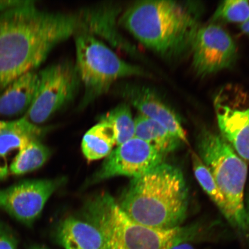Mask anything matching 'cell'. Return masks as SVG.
Returning <instances> with one entry per match:
<instances>
[{"label": "cell", "instance_id": "1", "mask_svg": "<svg viewBox=\"0 0 249 249\" xmlns=\"http://www.w3.org/2000/svg\"><path fill=\"white\" fill-rule=\"evenodd\" d=\"M94 27V18L87 8L48 12L30 1L0 12V92L23 74L36 71L59 43L91 33Z\"/></svg>", "mask_w": 249, "mask_h": 249}, {"label": "cell", "instance_id": "2", "mask_svg": "<svg viewBox=\"0 0 249 249\" xmlns=\"http://www.w3.org/2000/svg\"><path fill=\"white\" fill-rule=\"evenodd\" d=\"M200 18V8L194 3L143 0L127 8L118 23L147 48L175 57L192 49Z\"/></svg>", "mask_w": 249, "mask_h": 249}, {"label": "cell", "instance_id": "3", "mask_svg": "<svg viewBox=\"0 0 249 249\" xmlns=\"http://www.w3.org/2000/svg\"><path fill=\"white\" fill-rule=\"evenodd\" d=\"M121 209L140 225L158 229L179 227L188 207V190L179 168L166 163L133 178L121 196Z\"/></svg>", "mask_w": 249, "mask_h": 249}, {"label": "cell", "instance_id": "4", "mask_svg": "<svg viewBox=\"0 0 249 249\" xmlns=\"http://www.w3.org/2000/svg\"><path fill=\"white\" fill-rule=\"evenodd\" d=\"M84 216L100 230L108 249H171L182 229H158L140 225L107 194L87 202Z\"/></svg>", "mask_w": 249, "mask_h": 249}, {"label": "cell", "instance_id": "5", "mask_svg": "<svg viewBox=\"0 0 249 249\" xmlns=\"http://www.w3.org/2000/svg\"><path fill=\"white\" fill-rule=\"evenodd\" d=\"M198 156L209 169L218 188L228 204L230 224L241 231L249 227L244 207V194L248 166L220 135L206 129L198 136Z\"/></svg>", "mask_w": 249, "mask_h": 249}, {"label": "cell", "instance_id": "6", "mask_svg": "<svg viewBox=\"0 0 249 249\" xmlns=\"http://www.w3.org/2000/svg\"><path fill=\"white\" fill-rule=\"evenodd\" d=\"M90 34L74 37L76 67L85 93L79 107H87L110 89L118 80L147 76L142 68L124 61L105 43Z\"/></svg>", "mask_w": 249, "mask_h": 249}, {"label": "cell", "instance_id": "7", "mask_svg": "<svg viewBox=\"0 0 249 249\" xmlns=\"http://www.w3.org/2000/svg\"><path fill=\"white\" fill-rule=\"evenodd\" d=\"M38 85L29 110L24 117L38 125L73 100L81 81L75 64L62 61L38 72Z\"/></svg>", "mask_w": 249, "mask_h": 249}, {"label": "cell", "instance_id": "8", "mask_svg": "<svg viewBox=\"0 0 249 249\" xmlns=\"http://www.w3.org/2000/svg\"><path fill=\"white\" fill-rule=\"evenodd\" d=\"M245 93L224 89L214 99L221 136L242 160L249 161V104Z\"/></svg>", "mask_w": 249, "mask_h": 249}, {"label": "cell", "instance_id": "9", "mask_svg": "<svg viewBox=\"0 0 249 249\" xmlns=\"http://www.w3.org/2000/svg\"><path fill=\"white\" fill-rule=\"evenodd\" d=\"M63 179L22 180L0 189V209L27 226H31L41 213L49 198Z\"/></svg>", "mask_w": 249, "mask_h": 249}, {"label": "cell", "instance_id": "10", "mask_svg": "<svg viewBox=\"0 0 249 249\" xmlns=\"http://www.w3.org/2000/svg\"><path fill=\"white\" fill-rule=\"evenodd\" d=\"M165 156L148 143L134 137L117 145L106 158L92 182L117 176L137 178L163 163Z\"/></svg>", "mask_w": 249, "mask_h": 249}, {"label": "cell", "instance_id": "11", "mask_svg": "<svg viewBox=\"0 0 249 249\" xmlns=\"http://www.w3.org/2000/svg\"><path fill=\"white\" fill-rule=\"evenodd\" d=\"M193 65L202 76L231 66L236 57V46L231 36L216 24L200 27L192 46Z\"/></svg>", "mask_w": 249, "mask_h": 249}, {"label": "cell", "instance_id": "12", "mask_svg": "<svg viewBox=\"0 0 249 249\" xmlns=\"http://www.w3.org/2000/svg\"><path fill=\"white\" fill-rule=\"evenodd\" d=\"M116 92L130 106L138 109L140 114L157 121L173 136L188 144L179 118L152 89L137 84L124 83L117 87Z\"/></svg>", "mask_w": 249, "mask_h": 249}, {"label": "cell", "instance_id": "13", "mask_svg": "<svg viewBox=\"0 0 249 249\" xmlns=\"http://www.w3.org/2000/svg\"><path fill=\"white\" fill-rule=\"evenodd\" d=\"M56 236L65 249H108L100 230L86 219L65 218L59 224Z\"/></svg>", "mask_w": 249, "mask_h": 249}, {"label": "cell", "instance_id": "14", "mask_svg": "<svg viewBox=\"0 0 249 249\" xmlns=\"http://www.w3.org/2000/svg\"><path fill=\"white\" fill-rule=\"evenodd\" d=\"M38 81V72L33 71L9 84L0 95V116L26 114L35 97Z\"/></svg>", "mask_w": 249, "mask_h": 249}, {"label": "cell", "instance_id": "15", "mask_svg": "<svg viewBox=\"0 0 249 249\" xmlns=\"http://www.w3.org/2000/svg\"><path fill=\"white\" fill-rule=\"evenodd\" d=\"M45 129L24 116L14 121L0 120V155L19 149L34 140L39 139Z\"/></svg>", "mask_w": 249, "mask_h": 249}, {"label": "cell", "instance_id": "16", "mask_svg": "<svg viewBox=\"0 0 249 249\" xmlns=\"http://www.w3.org/2000/svg\"><path fill=\"white\" fill-rule=\"evenodd\" d=\"M135 137L166 155L179 147L181 141L160 123L140 114L135 118Z\"/></svg>", "mask_w": 249, "mask_h": 249}, {"label": "cell", "instance_id": "17", "mask_svg": "<svg viewBox=\"0 0 249 249\" xmlns=\"http://www.w3.org/2000/svg\"><path fill=\"white\" fill-rule=\"evenodd\" d=\"M117 145L116 136L108 124L99 122L84 135L82 149L87 160L91 161L107 158Z\"/></svg>", "mask_w": 249, "mask_h": 249}, {"label": "cell", "instance_id": "18", "mask_svg": "<svg viewBox=\"0 0 249 249\" xmlns=\"http://www.w3.org/2000/svg\"><path fill=\"white\" fill-rule=\"evenodd\" d=\"M51 156V151L40 142L34 140L18 150L9 167L16 176L31 172L41 167Z\"/></svg>", "mask_w": 249, "mask_h": 249}, {"label": "cell", "instance_id": "19", "mask_svg": "<svg viewBox=\"0 0 249 249\" xmlns=\"http://www.w3.org/2000/svg\"><path fill=\"white\" fill-rule=\"evenodd\" d=\"M130 107L127 103H123L103 115L99 120V122L107 124L113 128L116 136V146L135 137V119Z\"/></svg>", "mask_w": 249, "mask_h": 249}, {"label": "cell", "instance_id": "20", "mask_svg": "<svg viewBox=\"0 0 249 249\" xmlns=\"http://www.w3.org/2000/svg\"><path fill=\"white\" fill-rule=\"evenodd\" d=\"M191 158L196 179L200 183L202 188L209 196L211 200L216 205L221 213L230 223L231 216L228 204L225 196H223L214 181L211 171L195 152H192Z\"/></svg>", "mask_w": 249, "mask_h": 249}, {"label": "cell", "instance_id": "21", "mask_svg": "<svg viewBox=\"0 0 249 249\" xmlns=\"http://www.w3.org/2000/svg\"><path fill=\"white\" fill-rule=\"evenodd\" d=\"M213 21L244 23L249 18V1L227 0L220 3L213 16Z\"/></svg>", "mask_w": 249, "mask_h": 249}, {"label": "cell", "instance_id": "22", "mask_svg": "<svg viewBox=\"0 0 249 249\" xmlns=\"http://www.w3.org/2000/svg\"><path fill=\"white\" fill-rule=\"evenodd\" d=\"M18 244L14 232L0 219V249H17Z\"/></svg>", "mask_w": 249, "mask_h": 249}, {"label": "cell", "instance_id": "23", "mask_svg": "<svg viewBox=\"0 0 249 249\" xmlns=\"http://www.w3.org/2000/svg\"><path fill=\"white\" fill-rule=\"evenodd\" d=\"M193 231L192 229L182 228L171 249H195L194 245L189 241Z\"/></svg>", "mask_w": 249, "mask_h": 249}, {"label": "cell", "instance_id": "24", "mask_svg": "<svg viewBox=\"0 0 249 249\" xmlns=\"http://www.w3.org/2000/svg\"><path fill=\"white\" fill-rule=\"evenodd\" d=\"M30 1V0H0V12L21 7Z\"/></svg>", "mask_w": 249, "mask_h": 249}, {"label": "cell", "instance_id": "25", "mask_svg": "<svg viewBox=\"0 0 249 249\" xmlns=\"http://www.w3.org/2000/svg\"><path fill=\"white\" fill-rule=\"evenodd\" d=\"M9 173V167L5 157L0 155V180H4Z\"/></svg>", "mask_w": 249, "mask_h": 249}, {"label": "cell", "instance_id": "26", "mask_svg": "<svg viewBox=\"0 0 249 249\" xmlns=\"http://www.w3.org/2000/svg\"><path fill=\"white\" fill-rule=\"evenodd\" d=\"M240 28L243 34L249 36V18L247 21L241 24Z\"/></svg>", "mask_w": 249, "mask_h": 249}, {"label": "cell", "instance_id": "27", "mask_svg": "<svg viewBox=\"0 0 249 249\" xmlns=\"http://www.w3.org/2000/svg\"><path fill=\"white\" fill-rule=\"evenodd\" d=\"M114 7L115 8H116L117 9V11L118 12V15H119V14H120V9L117 8L116 7H115V6H114ZM118 18H117V23H118ZM119 36H120V33L118 32V31L116 38H114V39L113 40V41H111L110 42L111 43V44H113V43L116 42L117 41V39H118V38H119Z\"/></svg>", "mask_w": 249, "mask_h": 249}, {"label": "cell", "instance_id": "28", "mask_svg": "<svg viewBox=\"0 0 249 249\" xmlns=\"http://www.w3.org/2000/svg\"><path fill=\"white\" fill-rule=\"evenodd\" d=\"M246 213H247L248 225L249 228V198L247 204V208L246 209Z\"/></svg>", "mask_w": 249, "mask_h": 249}, {"label": "cell", "instance_id": "29", "mask_svg": "<svg viewBox=\"0 0 249 249\" xmlns=\"http://www.w3.org/2000/svg\"><path fill=\"white\" fill-rule=\"evenodd\" d=\"M30 249H50L45 247H43V246L36 245L34 246V247H31Z\"/></svg>", "mask_w": 249, "mask_h": 249}]
</instances>
